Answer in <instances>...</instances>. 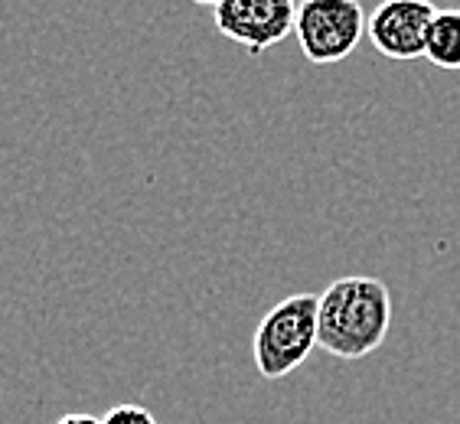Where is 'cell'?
I'll return each instance as SVG.
<instances>
[{
    "label": "cell",
    "mask_w": 460,
    "mask_h": 424,
    "mask_svg": "<svg viewBox=\"0 0 460 424\" xmlns=\"http://www.w3.org/2000/svg\"><path fill=\"white\" fill-rule=\"evenodd\" d=\"M369 30L359 0H301L297 7V46L310 66H337Z\"/></svg>",
    "instance_id": "3957f363"
},
{
    "label": "cell",
    "mask_w": 460,
    "mask_h": 424,
    "mask_svg": "<svg viewBox=\"0 0 460 424\" xmlns=\"http://www.w3.org/2000/svg\"><path fill=\"white\" fill-rule=\"evenodd\" d=\"M297 0H219L216 30L252 56L281 46L297 27Z\"/></svg>",
    "instance_id": "277c9868"
},
{
    "label": "cell",
    "mask_w": 460,
    "mask_h": 424,
    "mask_svg": "<svg viewBox=\"0 0 460 424\" xmlns=\"http://www.w3.org/2000/svg\"><path fill=\"white\" fill-rule=\"evenodd\" d=\"M392 327V294L379 278L346 274L320 294V333L323 353L337 359H363L376 353Z\"/></svg>",
    "instance_id": "6da1fadb"
},
{
    "label": "cell",
    "mask_w": 460,
    "mask_h": 424,
    "mask_svg": "<svg viewBox=\"0 0 460 424\" xmlns=\"http://www.w3.org/2000/svg\"><path fill=\"white\" fill-rule=\"evenodd\" d=\"M320 333V294H291L268 310L252 340V359L261 379H284L307 363Z\"/></svg>",
    "instance_id": "7a4b0ae2"
},
{
    "label": "cell",
    "mask_w": 460,
    "mask_h": 424,
    "mask_svg": "<svg viewBox=\"0 0 460 424\" xmlns=\"http://www.w3.org/2000/svg\"><path fill=\"white\" fill-rule=\"evenodd\" d=\"M425 56L438 69H460V10H438L428 30Z\"/></svg>",
    "instance_id": "8992f818"
},
{
    "label": "cell",
    "mask_w": 460,
    "mask_h": 424,
    "mask_svg": "<svg viewBox=\"0 0 460 424\" xmlns=\"http://www.w3.org/2000/svg\"><path fill=\"white\" fill-rule=\"evenodd\" d=\"M438 13L431 0H382L369 13V43L376 53L395 62H411L425 56L428 30Z\"/></svg>",
    "instance_id": "5b68a950"
},
{
    "label": "cell",
    "mask_w": 460,
    "mask_h": 424,
    "mask_svg": "<svg viewBox=\"0 0 460 424\" xmlns=\"http://www.w3.org/2000/svg\"><path fill=\"white\" fill-rule=\"evenodd\" d=\"M102 424H157V418H154L144 405H131V402H124V405L108 408V415L102 418Z\"/></svg>",
    "instance_id": "52a82bcc"
},
{
    "label": "cell",
    "mask_w": 460,
    "mask_h": 424,
    "mask_svg": "<svg viewBox=\"0 0 460 424\" xmlns=\"http://www.w3.org/2000/svg\"><path fill=\"white\" fill-rule=\"evenodd\" d=\"M56 424H102V418H95V415H82V411H72V415H62Z\"/></svg>",
    "instance_id": "ba28073f"
},
{
    "label": "cell",
    "mask_w": 460,
    "mask_h": 424,
    "mask_svg": "<svg viewBox=\"0 0 460 424\" xmlns=\"http://www.w3.org/2000/svg\"><path fill=\"white\" fill-rule=\"evenodd\" d=\"M190 4H199V7H216L219 0H190Z\"/></svg>",
    "instance_id": "9c48e42d"
}]
</instances>
